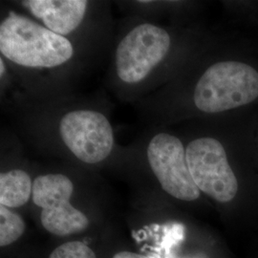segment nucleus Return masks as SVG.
<instances>
[{
  "mask_svg": "<svg viewBox=\"0 0 258 258\" xmlns=\"http://www.w3.org/2000/svg\"><path fill=\"white\" fill-rule=\"evenodd\" d=\"M26 223L18 212L0 205V246L8 247L24 234Z\"/></svg>",
  "mask_w": 258,
  "mask_h": 258,
  "instance_id": "10",
  "label": "nucleus"
},
{
  "mask_svg": "<svg viewBox=\"0 0 258 258\" xmlns=\"http://www.w3.org/2000/svg\"><path fill=\"white\" fill-rule=\"evenodd\" d=\"M48 258H97V255L84 242L69 241L56 247Z\"/></svg>",
  "mask_w": 258,
  "mask_h": 258,
  "instance_id": "11",
  "label": "nucleus"
},
{
  "mask_svg": "<svg viewBox=\"0 0 258 258\" xmlns=\"http://www.w3.org/2000/svg\"><path fill=\"white\" fill-rule=\"evenodd\" d=\"M185 152L198 189L217 202H231L238 191V182L221 143L209 137L196 139L188 144Z\"/></svg>",
  "mask_w": 258,
  "mask_h": 258,
  "instance_id": "6",
  "label": "nucleus"
},
{
  "mask_svg": "<svg viewBox=\"0 0 258 258\" xmlns=\"http://www.w3.org/2000/svg\"><path fill=\"white\" fill-rule=\"evenodd\" d=\"M75 186L62 173L37 176L33 185V203L40 210V223L45 231L56 236H69L86 231L90 221L71 202Z\"/></svg>",
  "mask_w": 258,
  "mask_h": 258,
  "instance_id": "4",
  "label": "nucleus"
},
{
  "mask_svg": "<svg viewBox=\"0 0 258 258\" xmlns=\"http://www.w3.org/2000/svg\"><path fill=\"white\" fill-rule=\"evenodd\" d=\"M0 53L28 69H54L75 55L72 42L23 15L11 12L0 23Z\"/></svg>",
  "mask_w": 258,
  "mask_h": 258,
  "instance_id": "1",
  "label": "nucleus"
},
{
  "mask_svg": "<svg viewBox=\"0 0 258 258\" xmlns=\"http://www.w3.org/2000/svg\"><path fill=\"white\" fill-rule=\"evenodd\" d=\"M112 258H150L143 254V253H139L136 251H130V250H120L116 252Z\"/></svg>",
  "mask_w": 258,
  "mask_h": 258,
  "instance_id": "12",
  "label": "nucleus"
},
{
  "mask_svg": "<svg viewBox=\"0 0 258 258\" xmlns=\"http://www.w3.org/2000/svg\"><path fill=\"white\" fill-rule=\"evenodd\" d=\"M34 180L27 171L13 168L0 174V205L9 209L25 206L33 196Z\"/></svg>",
  "mask_w": 258,
  "mask_h": 258,
  "instance_id": "9",
  "label": "nucleus"
},
{
  "mask_svg": "<svg viewBox=\"0 0 258 258\" xmlns=\"http://www.w3.org/2000/svg\"><path fill=\"white\" fill-rule=\"evenodd\" d=\"M171 47V37L164 28L143 22L129 29L115 51V73L126 86L148 81Z\"/></svg>",
  "mask_w": 258,
  "mask_h": 258,
  "instance_id": "3",
  "label": "nucleus"
},
{
  "mask_svg": "<svg viewBox=\"0 0 258 258\" xmlns=\"http://www.w3.org/2000/svg\"><path fill=\"white\" fill-rule=\"evenodd\" d=\"M20 3L43 26L64 37L81 27L89 8V2L85 0H27Z\"/></svg>",
  "mask_w": 258,
  "mask_h": 258,
  "instance_id": "8",
  "label": "nucleus"
},
{
  "mask_svg": "<svg viewBox=\"0 0 258 258\" xmlns=\"http://www.w3.org/2000/svg\"><path fill=\"white\" fill-rule=\"evenodd\" d=\"M148 165L166 194L178 200L191 202L200 190L190 175L182 142L168 133H158L148 142Z\"/></svg>",
  "mask_w": 258,
  "mask_h": 258,
  "instance_id": "7",
  "label": "nucleus"
},
{
  "mask_svg": "<svg viewBox=\"0 0 258 258\" xmlns=\"http://www.w3.org/2000/svg\"><path fill=\"white\" fill-rule=\"evenodd\" d=\"M58 135L70 153L87 165L105 161L115 144L108 118L93 109L67 112L58 122Z\"/></svg>",
  "mask_w": 258,
  "mask_h": 258,
  "instance_id": "5",
  "label": "nucleus"
},
{
  "mask_svg": "<svg viewBox=\"0 0 258 258\" xmlns=\"http://www.w3.org/2000/svg\"><path fill=\"white\" fill-rule=\"evenodd\" d=\"M258 97V72L237 61L210 66L195 86L194 102L204 113H219L253 102Z\"/></svg>",
  "mask_w": 258,
  "mask_h": 258,
  "instance_id": "2",
  "label": "nucleus"
}]
</instances>
